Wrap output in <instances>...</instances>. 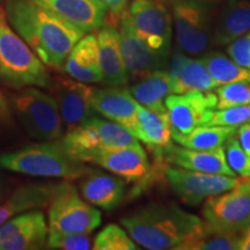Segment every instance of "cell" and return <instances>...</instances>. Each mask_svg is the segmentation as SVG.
Wrapping results in <instances>:
<instances>
[{
    "mask_svg": "<svg viewBox=\"0 0 250 250\" xmlns=\"http://www.w3.org/2000/svg\"><path fill=\"white\" fill-rule=\"evenodd\" d=\"M8 23L46 66L62 70L68 54L85 31L31 0H4Z\"/></svg>",
    "mask_w": 250,
    "mask_h": 250,
    "instance_id": "obj_1",
    "label": "cell"
},
{
    "mask_svg": "<svg viewBox=\"0 0 250 250\" xmlns=\"http://www.w3.org/2000/svg\"><path fill=\"white\" fill-rule=\"evenodd\" d=\"M204 224L174 203H152L122 219L137 245L149 250H181Z\"/></svg>",
    "mask_w": 250,
    "mask_h": 250,
    "instance_id": "obj_2",
    "label": "cell"
},
{
    "mask_svg": "<svg viewBox=\"0 0 250 250\" xmlns=\"http://www.w3.org/2000/svg\"><path fill=\"white\" fill-rule=\"evenodd\" d=\"M52 81L46 65L12 28L4 7H0V83L19 90L26 87L50 88Z\"/></svg>",
    "mask_w": 250,
    "mask_h": 250,
    "instance_id": "obj_3",
    "label": "cell"
},
{
    "mask_svg": "<svg viewBox=\"0 0 250 250\" xmlns=\"http://www.w3.org/2000/svg\"><path fill=\"white\" fill-rule=\"evenodd\" d=\"M0 167L14 173L37 177L73 181L90 170L85 162L68 154L59 140L24 146L17 151L0 154Z\"/></svg>",
    "mask_w": 250,
    "mask_h": 250,
    "instance_id": "obj_4",
    "label": "cell"
},
{
    "mask_svg": "<svg viewBox=\"0 0 250 250\" xmlns=\"http://www.w3.org/2000/svg\"><path fill=\"white\" fill-rule=\"evenodd\" d=\"M9 105L31 138L52 142L64 136L61 112L51 94L36 87H26L11 96Z\"/></svg>",
    "mask_w": 250,
    "mask_h": 250,
    "instance_id": "obj_5",
    "label": "cell"
},
{
    "mask_svg": "<svg viewBox=\"0 0 250 250\" xmlns=\"http://www.w3.org/2000/svg\"><path fill=\"white\" fill-rule=\"evenodd\" d=\"M173 19L175 40L181 51L201 55L212 44L213 6L208 0H162Z\"/></svg>",
    "mask_w": 250,
    "mask_h": 250,
    "instance_id": "obj_6",
    "label": "cell"
},
{
    "mask_svg": "<svg viewBox=\"0 0 250 250\" xmlns=\"http://www.w3.org/2000/svg\"><path fill=\"white\" fill-rule=\"evenodd\" d=\"M61 142L68 154L81 162H89L94 154L104 149L139 143L137 137L123 125L94 116L65 132Z\"/></svg>",
    "mask_w": 250,
    "mask_h": 250,
    "instance_id": "obj_7",
    "label": "cell"
},
{
    "mask_svg": "<svg viewBox=\"0 0 250 250\" xmlns=\"http://www.w3.org/2000/svg\"><path fill=\"white\" fill-rule=\"evenodd\" d=\"M48 208L49 233L90 234L102 221L101 212L83 199L70 181L56 184Z\"/></svg>",
    "mask_w": 250,
    "mask_h": 250,
    "instance_id": "obj_8",
    "label": "cell"
},
{
    "mask_svg": "<svg viewBox=\"0 0 250 250\" xmlns=\"http://www.w3.org/2000/svg\"><path fill=\"white\" fill-rule=\"evenodd\" d=\"M202 213L204 223L214 229L241 234L250 225V177H242L233 189L206 199Z\"/></svg>",
    "mask_w": 250,
    "mask_h": 250,
    "instance_id": "obj_9",
    "label": "cell"
},
{
    "mask_svg": "<svg viewBox=\"0 0 250 250\" xmlns=\"http://www.w3.org/2000/svg\"><path fill=\"white\" fill-rule=\"evenodd\" d=\"M125 14L134 33L149 48L170 54L173 19L162 0H131Z\"/></svg>",
    "mask_w": 250,
    "mask_h": 250,
    "instance_id": "obj_10",
    "label": "cell"
},
{
    "mask_svg": "<svg viewBox=\"0 0 250 250\" xmlns=\"http://www.w3.org/2000/svg\"><path fill=\"white\" fill-rule=\"evenodd\" d=\"M215 93L189 90L182 94H169L165 105L169 117L171 133H189L197 126L208 125L217 109Z\"/></svg>",
    "mask_w": 250,
    "mask_h": 250,
    "instance_id": "obj_11",
    "label": "cell"
},
{
    "mask_svg": "<svg viewBox=\"0 0 250 250\" xmlns=\"http://www.w3.org/2000/svg\"><path fill=\"white\" fill-rule=\"evenodd\" d=\"M165 175L173 191L190 206L199 205L212 196L228 191L239 182L234 176L188 170L177 166L166 168Z\"/></svg>",
    "mask_w": 250,
    "mask_h": 250,
    "instance_id": "obj_12",
    "label": "cell"
},
{
    "mask_svg": "<svg viewBox=\"0 0 250 250\" xmlns=\"http://www.w3.org/2000/svg\"><path fill=\"white\" fill-rule=\"evenodd\" d=\"M120 41L129 81H139L159 70H167L169 55L153 50L134 33L126 14L120 19Z\"/></svg>",
    "mask_w": 250,
    "mask_h": 250,
    "instance_id": "obj_13",
    "label": "cell"
},
{
    "mask_svg": "<svg viewBox=\"0 0 250 250\" xmlns=\"http://www.w3.org/2000/svg\"><path fill=\"white\" fill-rule=\"evenodd\" d=\"M57 101L65 132L93 116V96L96 87L73 78L59 77L50 87Z\"/></svg>",
    "mask_w": 250,
    "mask_h": 250,
    "instance_id": "obj_14",
    "label": "cell"
},
{
    "mask_svg": "<svg viewBox=\"0 0 250 250\" xmlns=\"http://www.w3.org/2000/svg\"><path fill=\"white\" fill-rule=\"evenodd\" d=\"M49 227L42 211L18 214L0 226V250L46 248Z\"/></svg>",
    "mask_w": 250,
    "mask_h": 250,
    "instance_id": "obj_15",
    "label": "cell"
},
{
    "mask_svg": "<svg viewBox=\"0 0 250 250\" xmlns=\"http://www.w3.org/2000/svg\"><path fill=\"white\" fill-rule=\"evenodd\" d=\"M89 162L129 182H139L146 179L151 168L147 154L139 143L98 152L90 158Z\"/></svg>",
    "mask_w": 250,
    "mask_h": 250,
    "instance_id": "obj_16",
    "label": "cell"
},
{
    "mask_svg": "<svg viewBox=\"0 0 250 250\" xmlns=\"http://www.w3.org/2000/svg\"><path fill=\"white\" fill-rule=\"evenodd\" d=\"M85 33L104 24L108 8L101 0H31Z\"/></svg>",
    "mask_w": 250,
    "mask_h": 250,
    "instance_id": "obj_17",
    "label": "cell"
},
{
    "mask_svg": "<svg viewBox=\"0 0 250 250\" xmlns=\"http://www.w3.org/2000/svg\"><path fill=\"white\" fill-rule=\"evenodd\" d=\"M156 152L164 154L170 164L184 169L236 177L227 164L224 146L213 149H192L170 144Z\"/></svg>",
    "mask_w": 250,
    "mask_h": 250,
    "instance_id": "obj_18",
    "label": "cell"
},
{
    "mask_svg": "<svg viewBox=\"0 0 250 250\" xmlns=\"http://www.w3.org/2000/svg\"><path fill=\"white\" fill-rule=\"evenodd\" d=\"M93 107L104 118L123 125L133 132L138 121V102L132 98L127 88L122 86L96 88L93 96Z\"/></svg>",
    "mask_w": 250,
    "mask_h": 250,
    "instance_id": "obj_19",
    "label": "cell"
},
{
    "mask_svg": "<svg viewBox=\"0 0 250 250\" xmlns=\"http://www.w3.org/2000/svg\"><path fill=\"white\" fill-rule=\"evenodd\" d=\"M102 83L107 86H124L129 83L121 50L120 31L104 23L96 34Z\"/></svg>",
    "mask_w": 250,
    "mask_h": 250,
    "instance_id": "obj_20",
    "label": "cell"
},
{
    "mask_svg": "<svg viewBox=\"0 0 250 250\" xmlns=\"http://www.w3.org/2000/svg\"><path fill=\"white\" fill-rule=\"evenodd\" d=\"M62 70L68 77L81 83H102L98 39L95 34H85L78 41L62 65Z\"/></svg>",
    "mask_w": 250,
    "mask_h": 250,
    "instance_id": "obj_21",
    "label": "cell"
},
{
    "mask_svg": "<svg viewBox=\"0 0 250 250\" xmlns=\"http://www.w3.org/2000/svg\"><path fill=\"white\" fill-rule=\"evenodd\" d=\"M250 30V0H227L214 19L212 43L228 45Z\"/></svg>",
    "mask_w": 250,
    "mask_h": 250,
    "instance_id": "obj_22",
    "label": "cell"
},
{
    "mask_svg": "<svg viewBox=\"0 0 250 250\" xmlns=\"http://www.w3.org/2000/svg\"><path fill=\"white\" fill-rule=\"evenodd\" d=\"M79 189L83 198L89 204L110 211L123 199L125 183L121 177L90 169L81 177Z\"/></svg>",
    "mask_w": 250,
    "mask_h": 250,
    "instance_id": "obj_23",
    "label": "cell"
},
{
    "mask_svg": "<svg viewBox=\"0 0 250 250\" xmlns=\"http://www.w3.org/2000/svg\"><path fill=\"white\" fill-rule=\"evenodd\" d=\"M55 188L54 183H29L17 188L0 204V226L23 212L48 208Z\"/></svg>",
    "mask_w": 250,
    "mask_h": 250,
    "instance_id": "obj_24",
    "label": "cell"
},
{
    "mask_svg": "<svg viewBox=\"0 0 250 250\" xmlns=\"http://www.w3.org/2000/svg\"><path fill=\"white\" fill-rule=\"evenodd\" d=\"M132 133L155 151L170 145L173 138L168 112L153 111L138 103V121Z\"/></svg>",
    "mask_w": 250,
    "mask_h": 250,
    "instance_id": "obj_25",
    "label": "cell"
},
{
    "mask_svg": "<svg viewBox=\"0 0 250 250\" xmlns=\"http://www.w3.org/2000/svg\"><path fill=\"white\" fill-rule=\"evenodd\" d=\"M129 92L139 104L153 111L166 112L165 99L173 94V81L167 70H159L136 81Z\"/></svg>",
    "mask_w": 250,
    "mask_h": 250,
    "instance_id": "obj_26",
    "label": "cell"
},
{
    "mask_svg": "<svg viewBox=\"0 0 250 250\" xmlns=\"http://www.w3.org/2000/svg\"><path fill=\"white\" fill-rule=\"evenodd\" d=\"M236 134V127L221 125H202L189 133H171L179 145L192 149H213L224 146L227 139Z\"/></svg>",
    "mask_w": 250,
    "mask_h": 250,
    "instance_id": "obj_27",
    "label": "cell"
},
{
    "mask_svg": "<svg viewBox=\"0 0 250 250\" xmlns=\"http://www.w3.org/2000/svg\"><path fill=\"white\" fill-rule=\"evenodd\" d=\"M171 81H173V94H182L189 90L208 92L219 86V83L206 68L202 58H188L177 76L171 79Z\"/></svg>",
    "mask_w": 250,
    "mask_h": 250,
    "instance_id": "obj_28",
    "label": "cell"
},
{
    "mask_svg": "<svg viewBox=\"0 0 250 250\" xmlns=\"http://www.w3.org/2000/svg\"><path fill=\"white\" fill-rule=\"evenodd\" d=\"M240 239L241 234L214 229L204 223L181 250H239Z\"/></svg>",
    "mask_w": 250,
    "mask_h": 250,
    "instance_id": "obj_29",
    "label": "cell"
},
{
    "mask_svg": "<svg viewBox=\"0 0 250 250\" xmlns=\"http://www.w3.org/2000/svg\"><path fill=\"white\" fill-rule=\"evenodd\" d=\"M202 61L219 86L236 81H250V71L234 62L229 56L211 51L203 56Z\"/></svg>",
    "mask_w": 250,
    "mask_h": 250,
    "instance_id": "obj_30",
    "label": "cell"
},
{
    "mask_svg": "<svg viewBox=\"0 0 250 250\" xmlns=\"http://www.w3.org/2000/svg\"><path fill=\"white\" fill-rule=\"evenodd\" d=\"M95 250H137V243L129 235L126 229L115 224L107 225L95 236L93 242Z\"/></svg>",
    "mask_w": 250,
    "mask_h": 250,
    "instance_id": "obj_31",
    "label": "cell"
},
{
    "mask_svg": "<svg viewBox=\"0 0 250 250\" xmlns=\"http://www.w3.org/2000/svg\"><path fill=\"white\" fill-rule=\"evenodd\" d=\"M217 109H225L250 103V81L225 83L215 88Z\"/></svg>",
    "mask_w": 250,
    "mask_h": 250,
    "instance_id": "obj_32",
    "label": "cell"
},
{
    "mask_svg": "<svg viewBox=\"0 0 250 250\" xmlns=\"http://www.w3.org/2000/svg\"><path fill=\"white\" fill-rule=\"evenodd\" d=\"M227 164L234 173L242 177H250V155L240 144L236 137H230L224 144Z\"/></svg>",
    "mask_w": 250,
    "mask_h": 250,
    "instance_id": "obj_33",
    "label": "cell"
},
{
    "mask_svg": "<svg viewBox=\"0 0 250 250\" xmlns=\"http://www.w3.org/2000/svg\"><path fill=\"white\" fill-rule=\"evenodd\" d=\"M89 234L49 233L46 248L56 250H88L93 248Z\"/></svg>",
    "mask_w": 250,
    "mask_h": 250,
    "instance_id": "obj_34",
    "label": "cell"
},
{
    "mask_svg": "<svg viewBox=\"0 0 250 250\" xmlns=\"http://www.w3.org/2000/svg\"><path fill=\"white\" fill-rule=\"evenodd\" d=\"M250 123V103L235 107L219 109L214 111L212 120L208 125H221V126L240 127Z\"/></svg>",
    "mask_w": 250,
    "mask_h": 250,
    "instance_id": "obj_35",
    "label": "cell"
},
{
    "mask_svg": "<svg viewBox=\"0 0 250 250\" xmlns=\"http://www.w3.org/2000/svg\"><path fill=\"white\" fill-rule=\"evenodd\" d=\"M227 55L250 71V30L227 45Z\"/></svg>",
    "mask_w": 250,
    "mask_h": 250,
    "instance_id": "obj_36",
    "label": "cell"
},
{
    "mask_svg": "<svg viewBox=\"0 0 250 250\" xmlns=\"http://www.w3.org/2000/svg\"><path fill=\"white\" fill-rule=\"evenodd\" d=\"M12 123V109L5 95L0 92V126H7Z\"/></svg>",
    "mask_w": 250,
    "mask_h": 250,
    "instance_id": "obj_37",
    "label": "cell"
},
{
    "mask_svg": "<svg viewBox=\"0 0 250 250\" xmlns=\"http://www.w3.org/2000/svg\"><path fill=\"white\" fill-rule=\"evenodd\" d=\"M101 1L107 6L108 12H110L115 18L121 19L122 14L127 7L129 0H101Z\"/></svg>",
    "mask_w": 250,
    "mask_h": 250,
    "instance_id": "obj_38",
    "label": "cell"
},
{
    "mask_svg": "<svg viewBox=\"0 0 250 250\" xmlns=\"http://www.w3.org/2000/svg\"><path fill=\"white\" fill-rule=\"evenodd\" d=\"M236 134L243 149L250 155V123L241 125L239 130H236Z\"/></svg>",
    "mask_w": 250,
    "mask_h": 250,
    "instance_id": "obj_39",
    "label": "cell"
},
{
    "mask_svg": "<svg viewBox=\"0 0 250 250\" xmlns=\"http://www.w3.org/2000/svg\"><path fill=\"white\" fill-rule=\"evenodd\" d=\"M239 250H250V225L241 233Z\"/></svg>",
    "mask_w": 250,
    "mask_h": 250,
    "instance_id": "obj_40",
    "label": "cell"
},
{
    "mask_svg": "<svg viewBox=\"0 0 250 250\" xmlns=\"http://www.w3.org/2000/svg\"><path fill=\"white\" fill-rule=\"evenodd\" d=\"M9 195V186L5 177L0 174V202L5 201L6 197Z\"/></svg>",
    "mask_w": 250,
    "mask_h": 250,
    "instance_id": "obj_41",
    "label": "cell"
},
{
    "mask_svg": "<svg viewBox=\"0 0 250 250\" xmlns=\"http://www.w3.org/2000/svg\"><path fill=\"white\" fill-rule=\"evenodd\" d=\"M0 1H1V0H0Z\"/></svg>",
    "mask_w": 250,
    "mask_h": 250,
    "instance_id": "obj_42",
    "label": "cell"
}]
</instances>
